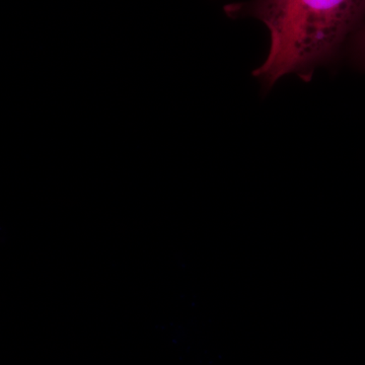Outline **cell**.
Returning <instances> with one entry per match:
<instances>
[{
	"mask_svg": "<svg viewBox=\"0 0 365 365\" xmlns=\"http://www.w3.org/2000/svg\"><path fill=\"white\" fill-rule=\"evenodd\" d=\"M351 52L355 62L365 69V26L353 36Z\"/></svg>",
	"mask_w": 365,
	"mask_h": 365,
	"instance_id": "2",
	"label": "cell"
},
{
	"mask_svg": "<svg viewBox=\"0 0 365 365\" xmlns=\"http://www.w3.org/2000/svg\"><path fill=\"white\" fill-rule=\"evenodd\" d=\"M225 11L230 18L251 16L267 26L270 50L254 76L269 88L289 73L311 81L314 69L359 32L365 0H247L227 4Z\"/></svg>",
	"mask_w": 365,
	"mask_h": 365,
	"instance_id": "1",
	"label": "cell"
}]
</instances>
